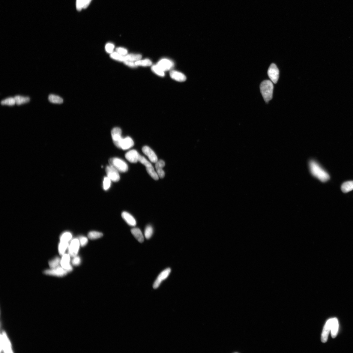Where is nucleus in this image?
Segmentation results:
<instances>
[{
    "label": "nucleus",
    "mask_w": 353,
    "mask_h": 353,
    "mask_svg": "<svg viewBox=\"0 0 353 353\" xmlns=\"http://www.w3.org/2000/svg\"><path fill=\"white\" fill-rule=\"evenodd\" d=\"M309 168L311 175L322 182H325L330 179L329 174L317 161L311 160L309 163Z\"/></svg>",
    "instance_id": "obj_1"
},
{
    "label": "nucleus",
    "mask_w": 353,
    "mask_h": 353,
    "mask_svg": "<svg viewBox=\"0 0 353 353\" xmlns=\"http://www.w3.org/2000/svg\"><path fill=\"white\" fill-rule=\"evenodd\" d=\"M273 84L270 80H264L261 83V92L266 102H268L273 98Z\"/></svg>",
    "instance_id": "obj_2"
},
{
    "label": "nucleus",
    "mask_w": 353,
    "mask_h": 353,
    "mask_svg": "<svg viewBox=\"0 0 353 353\" xmlns=\"http://www.w3.org/2000/svg\"><path fill=\"white\" fill-rule=\"evenodd\" d=\"M110 165L119 172H126L128 170L127 164L123 160L118 158H113L109 161Z\"/></svg>",
    "instance_id": "obj_3"
},
{
    "label": "nucleus",
    "mask_w": 353,
    "mask_h": 353,
    "mask_svg": "<svg viewBox=\"0 0 353 353\" xmlns=\"http://www.w3.org/2000/svg\"><path fill=\"white\" fill-rule=\"evenodd\" d=\"M1 351L5 353L13 352L11 344L5 332H2L1 335Z\"/></svg>",
    "instance_id": "obj_4"
},
{
    "label": "nucleus",
    "mask_w": 353,
    "mask_h": 353,
    "mask_svg": "<svg viewBox=\"0 0 353 353\" xmlns=\"http://www.w3.org/2000/svg\"><path fill=\"white\" fill-rule=\"evenodd\" d=\"M111 134L114 144L120 149L121 143L123 138L121 136L122 130L119 128L115 127L112 130Z\"/></svg>",
    "instance_id": "obj_5"
},
{
    "label": "nucleus",
    "mask_w": 353,
    "mask_h": 353,
    "mask_svg": "<svg viewBox=\"0 0 353 353\" xmlns=\"http://www.w3.org/2000/svg\"><path fill=\"white\" fill-rule=\"evenodd\" d=\"M267 74L271 81L276 84L279 77V71L277 66L274 64H271L268 69Z\"/></svg>",
    "instance_id": "obj_6"
},
{
    "label": "nucleus",
    "mask_w": 353,
    "mask_h": 353,
    "mask_svg": "<svg viewBox=\"0 0 353 353\" xmlns=\"http://www.w3.org/2000/svg\"><path fill=\"white\" fill-rule=\"evenodd\" d=\"M107 176L112 181L116 182L119 181L120 176L119 172L111 165L106 167L105 170Z\"/></svg>",
    "instance_id": "obj_7"
},
{
    "label": "nucleus",
    "mask_w": 353,
    "mask_h": 353,
    "mask_svg": "<svg viewBox=\"0 0 353 353\" xmlns=\"http://www.w3.org/2000/svg\"><path fill=\"white\" fill-rule=\"evenodd\" d=\"M68 273L67 270L60 266L47 270L44 271V273L45 274L58 277L64 276L67 275Z\"/></svg>",
    "instance_id": "obj_8"
},
{
    "label": "nucleus",
    "mask_w": 353,
    "mask_h": 353,
    "mask_svg": "<svg viewBox=\"0 0 353 353\" xmlns=\"http://www.w3.org/2000/svg\"><path fill=\"white\" fill-rule=\"evenodd\" d=\"M171 271L170 268H168L161 272L154 282L153 285V288L154 289H156L158 288L161 282L168 277Z\"/></svg>",
    "instance_id": "obj_9"
},
{
    "label": "nucleus",
    "mask_w": 353,
    "mask_h": 353,
    "mask_svg": "<svg viewBox=\"0 0 353 353\" xmlns=\"http://www.w3.org/2000/svg\"><path fill=\"white\" fill-rule=\"evenodd\" d=\"M80 243L77 239L72 240L69 246V254L71 257H74L77 255L79 251Z\"/></svg>",
    "instance_id": "obj_10"
},
{
    "label": "nucleus",
    "mask_w": 353,
    "mask_h": 353,
    "mask_svg": "<svg viewBox=\"0 0 353 353\" xmlns=\"http://www.w3.org/2000/svg\"><path fill=\"white\" fill-rule=\"evenodd\" d=\"M142 152L148 157L152 163H155L158 161V157L153 151L148 146H144L142 149Z\"/></svg>",
    "instance_id": "obj_11"
},
{
    "label": "nucleus",
    "mask_w": 353,
    "mask_h": 353,
    "mask_svg": "<svg viewBox=\"0 0 353 353\" xmlns=\"http://www.w3.org/2000/svg\"><path fill=\"white\" fill-rule=\"evenodd\" d=\"M156 65L164 72L170 70L174 66L173 62L167 59H162Z\"/></svg>",
    "instance_id": "obj_12"
},
{
    "label": "nucleus",
    "mask_w": 353,
    "mask_h": 353,
    "mask_svg": "<svg viewBox=\"0 0 353 353\" xmlns=\"http://www.w3.org/2000/svg\"><path fill=\"white\" fill-rule=\"evenodd\" d=\"M62 259L61 260V267L67 270L68 273L71 272L73 270V268L70 264V255L69 254H64L62 255Z\"/></svg>",
    "instance_id": "obj_13"
},
{
    "label": "nucleus",
    "mask_w": 353,
    "mask_h": 353,
    "mask_svg": "<svg viewBox=\"0 0 353 353\" xmlns=\"http://www.w3.org/2000/svg\"><path fill=\"white\" fill-rule=\"evenodd\" d=\"M139 155L140 154L137 150L132 149L126 153L125 157L130 163H135L138 161Z\"/></svg>",
    "instance_id": "obj_14"
},
{
    "label": "nucleus",
    "mask_w": 353,
    "mask_h": 353,
    "mask_svg": "<svg viewBox=\"0 0 353 353\" xmlns=\"http://www.w3.org/2000/svg\"><path fill=\"white\" fill-rule=\"evenodd\" d=\"M332 318L329 319L325 324L324 327L321 335V341L323 343H325L328 340L330 330L331 323Z\"/></svg>",
    "instance_id": "obj_15"
},
{
    "label": "nucleus",
    "mask_w": 353,
    "mask_h": 353,
    "mask_svg": "<svg viewBox=\"0 0 353 353\" xmlns=\"http://www.w3.org/2000/svg\"><path fill=\"white\" fill-rule=\"evenodd\" d=\"M133 140L130 137L123 138L120 144V149L124 150L129 149L134 146Z\"/></svg>",
    "instance_id": "obj_16"
},
{
    "label": "nucleus",
    "mask_w": 353,
    "mask_h": 353,
    "mask_svg": "<svg viewBox=\"0 0 353 353\" xmlns=\"http://www.w3.org/2000/svg\"><path fill=\"white\" fill-rule=\"evenodd\" d=\"M165 165V162L162 160H158L155 163V167L156 172L159 177L161 179L163 178L165 176V172L163 170Z\"/></svg>",
    "instance_id": "obj_17"
},
{
    "label": "nucleus",
    "mask_w": 353,
    "mask_h": 353,
    "mask_svg": "<svg viewBox=\"0 0 353 353\" xmlns=\"http://www.w3.org/2000/svg\"><path fill=\"white\" fill-rule=\"evenodd\" d=\"M121 216L128 225L131 226H135L137 224L135 219L130 213L127 212H123L121 214Z\"/></svg>",
    "instance_id": "obj_18"
},
{
    "label": "nucleus",
    "mask_w": 353,
    "mask_h": 353,
    "mask_svg": "<svg viewBox=\"0 0 353 353\" xmlns=\"http://www.w3.org/2000/svg\"><path fill=\"white\" fill-rule=\"evenodd\" d=\"M339 328V324L338 319L336 318H332L330 326L331 333L333 338H335L337 336Z\"/></svg>",
    "instance_id": "obj_19"
},
{
    "label": "nucleus",
    "mask_w": 353,
    "mask_h": 353,
    "mask_svg": "<svg viewBox=\"0 0 353 353\" xmlns=\"http://www.w3.org/2000/svg\"><path fill=\"white\" fill-rule=\"evenodd\" d=\"M170 75L172 79L178 82H184L186 79V77L185 75L178 71H172L170 72Z\"/></svg>",
    "instance_id": "obj_20"
},
{
    "label": "nucleus",
    "mask_w": 353,
    "mask_h": 353,
    "mask_svg": "<svg viewBox=\"0 0 353 353\" xmlns=\"http://www.w3.org/2000/svg\"><path fill=\"white\" fill-rule=\"evenodd\" d=\"M92 1V0H76L77 10L80 11L83 9L86 8L89 5Z\"/></svg>",
    "instance_id": "obj_21"
},
{
    "label": "nucleus",
    "mask_w": 353,
    "mask_h": 353,
    "mask_svg": "<svg viewBox=\"0 0 353 353\" xmlns=\"http://www.w3.org/2000/svg\"><path fill=\"white\" fill-rule=\"evenodd\" d=\"M131 233L135 238L140 243H142L144 241V237L142 231L138 228H134L131 230Z\"/></svg>",
    "instance_id": "obj_22"
},
{
    "label": "nucleus",
    "mask_w": 353,
    "mask_h": 353,
    "mask_svg": "<svg viewBox=\"0 0 353 353\" xmlns=\"http://www.w3.org/2000/svg\"><path fill=\"white\" fill-rule=\"evenodd\" d=\"M341 189L344 193H347L353 190V181H349L343 183Z\"/></svg>",
    "instance_id": "obj_23"
},
{
    "label": "nucleus",
    "mask_w": 353,
    "mask_h": 353,
    "mask_svg": "<svg viewBox=\"0 0 353 353\" xmlns=\"http://www.w3.org/2000/svg\"><path fill=\"white\" fill-rule=\"evenodd\" d=\"M16 101V104L17 105H20L26 104L30 101V98L28 97L17 95L14 98Z\"/></svg>",
    "instance_id": "obj_24"
},
{
    "label": "nucleus",
    "mask_w": 353,
    "mask_h": 353,
    "mask_svg": "<svg viewBox=\"0 0 353 353\" xmlns=\"http://www.w3.org/2000/svg\"><path fill=\"white\" fill-rule=\"evenodd\" d=\"M141 55L138 54H127L125 56V61L128 60L134 62L141 60Z\"/></svg>",
    "instance_id": "obj_25"
},
{
    "label": "nucleus",
    "mask_w": 353,
    "mask_h": 353,
    "mask_svg": "<svg viewBox=\"0 0 353 353\" xmlns=\"http://www.w3.org/2000/svg\"><path fill=\"white\" fill-rule=\"evenodd\" d=\"M69 246L68 242L60 241L58 246V251L60 255H63Z\"/></svg>",
    "instance_id": "obj_26"
},
{
    "label": "nucleus",
    "mask_w": 353,
    "mask_h": 353,
    "mask_svg": "<svg viewBox=\"0 0 353 353\" xmlns=\"http://www.w3.org/2000/svg\"><path fill=\"white\" fill-rule=\"evenodd\" d=\"M49 101L54 104H61L63 102V100L58 95L50 94L48 97Z\"/></svg>",
    "instance_id": "obj_27"
},
{
    "label": "nucleus",
    "mask_w": 353,
    "mask_h": 353,
    "mask_svg": "<svg viewBox=\"0 0 353 353\" xmlns=\"http://www.w3.org/2000/svg\"><path fill=\"white\" fill-rule=\"evenodd\" d=\"M146 169L147 172L154 180H158L159 179V177L158 175L157 172L154 170L153 166L146 167Z\"/></svg>",
    "instance_id": "obj_28"
},
{
    "label": "nucleus",
    "mask_w": 353,
    "mask_h": 353,
    "mask_svg": "<svg viewBox=\"0 0 353 353\" xmlns=\"http://www.w3.org/2000/svg\"><path fill=\"white\" fill-rule=\"evenodd\" d=\"M103 236L102 233L96 231H91L88 235V238L91 240H96L101 237Z\"/></svg>",
    "instance_id": "obj_29"
},
{
    "label": "nucleus",
    "mask_w": 353,
    "mask_h": 353,
    "mask_svg": "<svg viewBox=\"0 0 353 353\" xmlns=\"http://www.w3.org/2000/svg\"><path fill=\"white\" fill-rule=\"evenodd\" d=\"M135 63L137 66H140L142 67H149L151 65L152 62L149 59H145L144 60H139L135 62Z\"/></svg>",
    "instance_id": "obj_30"
},
{
    "label": "nucleus",
    "mask_w": 353,
    "mask_h": 353,
    "mask_svg": "<svg viewBox=\"0 0 353 353\" xmlns=\"http://www.w3.org/2000/svg\"><path fill=\"white\" fill-rule=\"evenodd\" d=\"M60 259L58 257H56L49 262V266L51 268H56L59 267L61 264Z\"/></svg>",
    "instance_id": "obj_31"
},
{
    "label": "nucleus",
    "mask_w": 353,
    "mask_h": 353,
    "mask_svg": "<svg viewBox=\"0 0 353 353\" xmlns=\"http://www.w3.org/2000/svg\"><path fill=\"white\" fill-rule=\"evenodd\" d=\"M110 57L113 59L120 61V62H124L125 61V56H122L118 53L116 52H113L110 54Z\"/></svg>",
    "instance_id": "obj_32"
},
{
    "label": "nucleus",
    "mask_w": 353,
    "mask_h": 353,
    "mask_svg": "<svg viewBox=\"0 0 353 353\" xmlns=\"http://www.w3.org/2000/svg\"><path fill=\"white\" fill-rule=\"evenodd\" d=\"M111 181L107 176H105L103 180V189L105 191L108 190L111 186Z\"/></svg>",
    "instance_id": "obj_33"
},
{
    "label": "nucleus",
    "mask_w": 353,
    "mask_h": 353,
    "mask_svg": "<svg viewBox=\"0 0 353 353\" xmlns=\"http://www.w3.org/2000/svg\"><path fill=\"white\" fill-rule=\"evenodd\" d=\"M138 161L144 165L146 168L153 166L152 164L147 160L144 156H141L140 155L139 156Z\"/></svg>",
    "instance_id": "obj_34"
},
{
    "label": "nucleus",
    "mask_w": 353,
    "mask_h": 353,
    "mask_svg": "<svg viewBox=\"0 0 353 353\" xmlns=\"http://www.w3.org/2000/svg\"><path fill=\"white\" fill-rule=\"evenodd\" d=\"M16 104V101L14 98L12 97L7 98L1 101V104L3 105L13 106Z\"/></svg>",
    "instance_id": "obj_35"
},
{
    "label": "nucleus",
    "mask_w": 353,
    "mask_h": 353,
    "mask_svg": "<svg viewBox=\"0 0 353 353\" xmlns=\"http://www.w3.org/2000/svg\"><path fill=\"white\" fill-rule=\"evenodd\" d=\"M152 71L161 77H163L164 76V71L157 65L152 66Z\"/></svg>",
    "instance_id": "obj_36"
},
{
    "label": "nucleus",
    "mask_w": 353,
    "mask_h": 353,
    "mask_svg": "<svg viewBox=\"0 0 353 353\" xmlns=\"http://www.w3.org/2000/svg\"><path fill=\"white\" fill-rule=\"evenodd\" d=\"M153 233L152 227L150 225L147 226L145 228V236L147 239H149L152 236Z\"/></svg>",
    "instance_id": "obj_37"
},
{
    "label": "nucleus",
    "mask_w": 353,
    "mask_h": 353,
    "mask_svg": "<svg viewBox=\"0 0 353 353\" xmlns=\"http://www.w3.org/2000/svg\"><path fill=\"white\" fill-rule=\"evenodd\" d=\"M72 238V235L71 233L66 232L62 234L60 237V241L69 242Z\"/></svg>",
    "instance_id": "obj_38"
},
{
    "label": "nucleus",
    "mask_w": 353,
    "mask_h": 353,
    "mask_svg": "<svg viewBox=\"0 0 353 353\" xmlns=\"http://www.w3.org/2000/svg\"><path fill=\"white\" fill-rule=\"evenodd\" d=\"M115 46L111 43H108L106 44L105 47V49L107 52L111 54L113 52Z\"/></svg>",
    "instance_id": "obj_39"
},
{
    "label": "nucleus",
    "mask_w": 353,
    "mask_h": 353,
    "mask_svg": "<svg viewBox=\"0 0 353 353\" xmlns=\"http://www.w3.org/2000/svg\"><path fill=\"white\" fill-rule=\"evenodd\" d=\"M116 52L123 56H125L128 53L127 50L124 48L117 47L116 49Z\"/></svg>",
    "instance_id": "obj_40"
},
{
    "label": "nucleus",
    "mask_w": 353,
    "mask_h": 353,
    "mask_svg": "<svg viewBox=\"0 0 353 353\" xmlns=\"http://www.w3.org/2000/svg\"><path fill=\"white\" fill-rule=\"evenodd\" d=\"M80 244L82 247L86 246L88 243V240L87 238L84 237H82L80 238Z\"/></svg>",
    "instance_id": "obj_41"
},
{
    "label": "nucleus",
    "mask_w": 353,
    "mask_h": 353,
    "mask_svg": "<svg viewBox=\"0 0 353 353\" xmlns=\"http://www.w3.org/2000/svg\"><path fill=\"white\" fill-rule=\"evenodd\" d=\"M124 62L125 65L131 68H135L137 67L134 62L126 60Z\"/></svg>",
    "instance_id": "obj_42"
},
{
    "label": "nucleus",
    "mask_w": 353,
    "mask_h": 353,
    "mask_svg": "<svg viewBox=\"0 0 353 353\" xmlns=\"http://www.w3.org/2000/svg\"><path fill=\"white\" fill-rule=\"evenodd\" d=\"M81 259L79 256H75L72 261V264L74 265L78 266L80 264Z\"/></svg>",
    "instance_id": "obj_43"
}]
</instances>
